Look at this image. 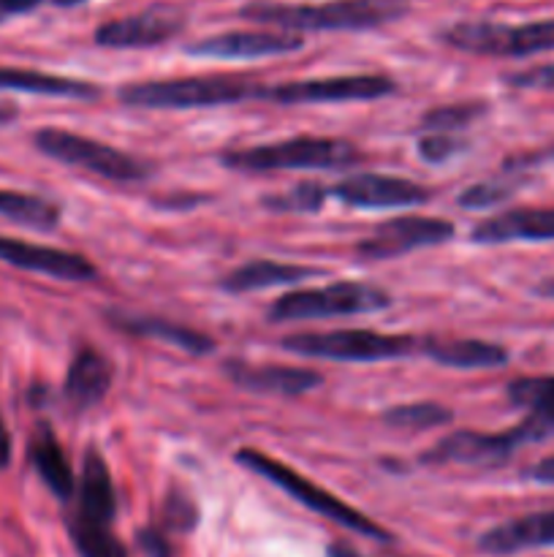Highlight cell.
Masks as SVG:
<instances>
[{"mask_svg": "<svg viewBox=\"0 0 554 557\" xmlns=\"http://www.w3.org/2000/svg\"><path fill=\"white\" fill-rule=\"evenodd\" d=\"M112 319L114 326H119L128 335L163 341L168 346L179 348V351L193 354V357H204V354H212V348H215V341L210 335L193 330V326L177 324V321L158 319V315H112Z\"/></svg>", "mask_w": 554, "mask_h": 557, "instance_id": "23", "label": "cell"}, {"mask_svg": "<svg viewBox=\"0 0 554 557\" xmlns=\"http://www.w3.org/2000/svg\"><path fill=\"white\" fill-rule=\"evenodd\" d=\"M68 536L79 557H130L123 542L106 525H92L79 517H68Z\"/></svg>", "mask_w": 554, "mask_h": 557, "instance_id": "28", "label": "cell"}, {"mask_svg": "<svg viewBox=\"0 0 554 557\" xmlns=\"http://www.w3.org/2000/svg\"><path fill=\"white\" fill-rule=\"evenodd\" d=\"M304 47L299 33L288 30H228L190 44L188 54L215 60H255L272 54H291Z\"/></svg>", "mask_w": 554, "mask_h": 557, "instance_id": "14", "label": "cell"}, {"mask_svg": "<svg viewBox=\"0 0 554 557\" xmlns=\"http://www.w3.org/2000/svg\"><path fill=\"white\" fill-rule=\"evenodd\" d=\"M30 462L36 468V473L41 476V482L47 484L49 493L60 500H68L76 493L74 471H71V462L65 457L63 446L54 438L52 428L49 424H38L36 433L30 438Z\"/></svg>", "mask_w": 554, "mask_h": 557, "instance_id": "24", "label": "cell"}, {"mask_svg": "<svg viewBox=\"0 0 554 557\" xmlns=\"http://www.w3.org/2000/svg\"><path fill=\"white\" fill-rule=\"evenodd\" d=\"M0 261L16 267V270L36 272V275H47L65 283H85L98 275L96 267L85 256L11 237H0Z\"/></svg>", "mask_w": 554, "mask_h": 557, "instance_id": "15", "label": "cell"}, {"mask_svg": "<svg viewBox=\"0 0 554 557\" xmlns=\"http://www.w3.org/2000/svg\"><path fill=\"white\" fill-rule=\"evenodd\" d=\"M454 237V223L443 218H421V215H400L380 223L367 239L356 245V256L362 261H386L400 259L418 248H432L443 245Z\"/></svg>", "mask_w": 554, "mask_h": 557, "instance_id": "10", "label": "cell"}, {"mask_svg": "<svg viewBox=\"0 0 554 557\" xmlns=\"http://www.w3.org/2000/svg\"><path fill=\"white\" fill-rule=\"evenodd\" d=\"M521 441L516 430L505 433H476V430H459L424 451L421 460L429 466H473V468H492L508 460L514 449H519Z\"/></svg>", "mask_w": 554, "mask_h": 557, "instance_id": "13", "label": "cell"}, {"mask_svg": "<svg viewBox=\"0 0 554 557\" xmlns=\"http://www.w3.org/2000/svg\"><path fill=\"white\" fill-rule=\"evenodd\" d=\"M54 5H63V9H71V5H79L85 3V0H52Z\"/></svg>", "mask_w": 554, "mask_h": 557, "instance_id": "42", "label": "cell"}, {"mask_svg": "<svg viewBox=\"0 0 554 557\" xmlns=\"http://www.w3.org/2000/svg\"><path fill=\"white\" fill-rule=\"evenodd\" d=\"M196 522H199V509H196L193 498H188L179 490H172L166 495V504H163V525L174 533H188L193 531Z\"/></svg>", "mask_w": 554, "mask_h": 557, "instance_id": "33", "label": "cell"}, {"mask_svg": "<svg viewBox=\"0 0 554 557\" xmlns=\"http://www.w3.org/2000/svg\"><path fill=\"white\" fill-rule=\"evenodd\" d=\"M329 557H362L356 549H351L348 544H331Z\"/></svg>", "mask_w": 554, "mask_h": 557, "instance_id": "40", "label": "cell"}, {"mask_svg": "<svg viewBox=\"0 0 554 557\" xmlns=\"http://www.w3.org/2000/svg\"><path fill=\"white\" fill-rule=\"evenodd\" d=\"M543 547H554V509L516 517L503 525L489 528L478 539V549L487 555H514Z\"/></svg>", "mask_w": 554, "mask_h": 557, "instance_id": "19", "label": "cell"}, {"mask_svg": "<svg viewBox=\"0 0 554 557\" xmlns=\"http://www.w3.org/2000/svg\"><path fill=\"white\" fill-rule=\"evenodd\" d=\"M503 82L516 90H554V63L530 65L525 71H511Z\"/></svg>", "mask_w": 554, "mask_h": 557, "instance_id": "35", "label": "cell"}, {"mask_svg": "<svg viewBox=\"0 0 554 557\" xmlns=\"http://www.w3.org/2000/svg\"><path fill=\"white\" fill-rule=\"evenodd\" d=\"M109 386H112V364H109V359L101 357L90 346L79 348L68 373H65V403L74 411H90L92 406H98L106 397Z\"/></svg>", "mask_w": 554, "mask_h": 557, "instance_id": "21", "label": "cell"}, {"mask_svg": "<svg viewBox=\"0 0 554 557\" xmlns=\"http://www.w3.org/2000/svg\"><path fill=\"white\" fill-rule=\"evenodd\" d=\"M33 145L52 161L85 169V172L112 180V183H136V180L150 177V163H144L141 158L117 150L106 141L74 134V131L41 128L33 136Z\"/></svg>", "mask_w": 554, "mask_h": 557, "instance_id": "6", "label": "cell"}, {"mask_svg": "<svg viewBox=\"0 0 554 557\" xmlns=\"http://www.w3.org/2000/svg\"><path fill=\"white\" fill-rule=\"evenodd\" d=\"M440 41L467 54L487 58H530L554 49V20L503 25V22H456L440 33Z\"/></svg>", "mask_w": 554, "mask_h": 557, "instance_id": "8", "label": "cell"}, {"mask_svg": "<svg viewBox=\"0 0 554 557\" xmlns=\"http://www.w3.org/2000/svg\"><path fill=\"white\" fill-rule=\"evenodd\" d=\"M362 161L356 145L331 136H293L272 145L242 147L221 156V163L231 172L266 174V172H304V169H348Z\"/></svg>", "mask_w": 554, "mask_h": 557, "instance_id": "3", "label": "cell"}, {"mask_svg": "<svg viewBox=\"0 0 554 557\" xmlns=\"http://www.w3.org/2000/svg\"><path fill=\"white\" fill-rule=\"evenodd\" d=\"M514 406L525 408L527 417L516 424L521 446L538 444L554 435V375H525L508 384Z\"/></svg>", "mask_w": 554, "mask_h": 557, "instance_id": "18", "label": "cell"}, {"mask_svg": "<svg viewBox=\"0 0 554 557\" xmlns=\"http://www.w3.org/2000/svg\"><path fill=\"white\" fill-rule=\"evenodd\" d=\"M396 90L394 79L383 74H345L324 79H299L282 85H264L261 101L280 107H315V103H353L378 101Z\"/></svg>", "mask_w": 554, "mask_h": 557, "instance_id": "9", "label": "cell"}, {"mask_svg": "<svg viewBox=\"0 0 554 557\" xmlns=\"http://www.w3.org/2000/svg\"><path fill=\"white\" fill-rule=\"evenodd\" d=\"M424 351L443 368L456 370H492L508 362V351L489 341H427Z\"/></svg>", "mask_w": 554, "mask_h": 557, "instance_id": "26", "label": "cell"}, {"mask_svg": "<svg viewBox=\"0 0 554 557\" xmlns=\"http://www.w3.org/2000/svg\"><path fill=\"white\" fill-rule=\"evenodd\" d=\"M487 112L489 107L483 101L443 103V107H435L429 112H424L421 128L424 134H456V131L467 128V125L476 123Z\"/></svg>", "mask_w": 554, "mask_h": 557, "instance_id": "29", "label": "cell"}, {"mask_svg": "<svg viewBox=\"0 0 554 557\" xmlns=\"http://www.w3.org/2000/svg\"><path fill=\"white\" fill-rule=\"evenodd\" d=\"M9 462H11V435L9 430H5L3 419H0V471H3Z\"/></svg>", "mask_w": 554, "mask_h": 557, "instance_id": "39", "label": "cell"}, {"mask_svg": "<svg viewBox=\"0 0 554 557\" xmlns=\"http://www.w3.org/2000/svg\"><path fill=\"white\" fill-rule=\"evenodd\" d=\"M264 82L244 76H182L119 87V101L136 109H210L261 101Z\"/></svg>", "mask_w": 554, "mask_h": 557, "instance_id": "2", "label": "cell"}, {"mask_svg": "<svg viewBox=\"0 0 554 557\" xmlns=\"http://www.w3.org/2000/svg\"><path fill=\"white\" fill-rule=\"evenodd\" d=\"M318 275V270L297 264H280V261L255 259L248 264L237 267L228 272L221 281V288L228 294H250V292H266L275 286H291V283L307 281V277Z\"/></svg>", "mask_w": 554, "mask_h": 557, "instance_id": "25", "label": "cell"}, {"mask_svg": "<svg viewBox=\"0 0 554 557\" xmlns=\"http://www.w3.org/2000/svg\"><path fill=\"white\" fill-rule=\"evenodd\" d=\"M76 515L79 520L92 522V525H112L114 515H117V493H114L112 471H109L106 460L98 455V449H90L81 462V479L76 487Z\"/></svg>", "mask_w": 554, "mask_h": 557, "instance_id": "20", "label": "cell"}, {"mask_svg": "<svg viewBox=\"0 0 554 557\" xmlns=\"http://www.w3.org/2000/svg\"><path fill=\"white\" fill-rule=\"evenodd\" d=\"M527 476H530L532 482L549 484V487H554V457H543V460H538L536 466L527 471Z\"/></svg>", "mask_w": 554, "mask_h": 557, "instance_id": "37", "label": "cell"}, {"mask_svg": "<svg viewBox=\"0 0 554 557\" xmlns=\"http://www.w3.org/2000/svg\"><path fill=\"white\" fill-rule=\"evenodd\" d=\"M467 147V141L456 139L454 134H424L418 139V156L427 163H445L454 156H459Z\"/></svg>", "mask_w": 554, "mask_h": 557, "instance_id": "34", "label": "cell"}, {"mask_svg": "<svg viewBox=\"0 0 554 557\" xmlns=\"http://www.w3.org/2000/svg\"><path fill=\"white\" fill-rule=\"evenodd\" d=\"M326 196H329V190L320 183H299L282 194L264 196L261 205L277 215H310V212H318L324 207Z\"/></svg>", "mask_w": 554, "mask_h": 557, "instance_id": "30", "label": "cell"}, {"mask_svg": "<svg viewBox=\"0 0 554 557\" xmlns=\"http://www.w3.org/2000/svg\"><path fill=\"white\" fill-rule=\"evenodd\" d=\"M41 0H0V11L3 14H25V11L36 9Z\"/></svg>", "mask_w": 554, "mask_h": 557, "instance_id": "38", "label": "cell"}, {"mask_svg": "<svg viewBox=\"0 0 554 557\" xmlns=\"http://www.w3.org/2000/svg\"><path fill=\"white\" fill-rule=\"evenodd\" d=\"M391 305L383 288L362 281H340L318 288H297L275 299L266 313L272 324H293V321L340 319V315L378 313Z\"/></svg>", "mask_w": 554, "mask_h": 557, "instance_id": "5", "label": "cell"}, {"mask_svg": "<svg viewBox=\"0 0 554 557\" xmlns=\"http://www.w3.org/2000/svg\"><path fill=\"white\" fill-rule=\"evenodd\" d=\"M405 14L402 3L380 0H337V3H250L239 11L242 20L275 25L280 30H369Z\"/></svg>", "mask_w": 554, "mask_h": 557, "instance_id": "1", "label": "cell"}, {"mask_svg": "<svg viewBox=\"0 0 554 557\" xmlns=\"http://www.w3.org/2000/svg\"><path fill=\"white\" fill-rule=\"evenodd\" d=\"M280 346L297 357L329 359V362H386L416 351V341L405 335H383L373 330L297 332L282 337Z\"/></svg>", "mask_w": 554, "mask_h": 557, "instance_id": "7", "label": "cell"}, {"mask_svg": "<svg viewBox=\"0 0 554 557\" xmlns=\"http://www.w3.org/2000/svg\"><path fill=\"white\" fill-rule=\"evenodd\" d=\"M538 294L546 299H554V277H549V281H543L541 286H538Z\"/></svg>", "mask_w": 554, "mask_h": 557, "instance_id": "41", "label": "cell"}, {"mask_svg": "<svg viewBox=\"0 0 554 557\" xmlns=\"http://www.w3.org/2000/svg\"><path fill=\"white\" fill-rule=\"evenodd\" d=\"M223 373L237 386L259 395H282L297 397L307 395L320 386V373L310 368H291V364H250V362H226Z\"/></svg>", "mask_w": 554, "mask_h": 557, "instance_id": "17", "label": "cell"}, {"mask_svg": "<svg viewBox=\"0 0 554 557\" xmlns=\"http://www.w3.org/2000/svg\"><path fill=\"white\" fill-rule=\"evenodd\" d=\"M514 194V183L505 180H483V183L470 185L459 194V207L465 210H489L494 205H503Z\"/></svg>", "mask_w": 554, "mask_h": 557, "instance_id": "32", "label": "cell"}, {"mask_svg": "<svg viewBox=\"0 0 554 557\" xmlns=\"http://www.w3.org/2000/svg\"><path fill=\"white\" fill-rule=\"evenodd\" d=\"M0 215L20 226L38 228V232H52L60 223V207L43 196L16 194V190L0 188Z\"/></svg>", "mask_w": 554, "mask_h": 557, "instance_id": "27", "label": "cell"}, {"mask_svg": "<svg viewBox=\"0 0 554 557\" xmlns=\"http://www.w3.org/2000/svg\"><path fill=\"white\" fill-rule=\"evenodd\" d=\"M0 90L33 92V96L76 98V101H96V98L101 96V87L92 85V82L43 74V71H30V69H11V65H0Z\"/></svg>", "mask_w": 554, "mask_h": 557, "instance_id": "22", "label": "cell"}, {"mask_svg": "<svg viewBox=\"0 0 554 557\" xmlns=\"http://www.w3.org/2000/svg\"><path fill=\"white\" fill-rule=\"evenodd\" d=\"M237 462L242 468H248L250 473H255V476H261V479H266L269 484H275V487L282 490L286 495H291V498L297 500V504H302L304 509H310V511H315V515L331 520L335 525H342L345 531L358 533V536L375 539V542H394V536H391L386 528H380L378 522H373L367 515H362V511L353 509V506L342 504L337 495H331L329 490H324V487H318L315 482H310L307 476H302L299 471L288 468L286 462L275 460V457L264 455V451H259V449H239Z\"/></svg>", "mask_w": 554, "mask_h": 557, "instance_id": "4", "label": "cell"}, {"mask_svg": "<svg viewBox=\"0 0 554 557\" xmlns=\"http://www.w3.org/2000/svg\"><path fill=\"white\" fill-rule=\"evenodd\" d=\"M188 25V14L179 5L158 3L130 16H117L96 27V44L106 49H147L166 44Z\"/></svg>", "mask_w": 554, "mask_h": 557, "instance_id": "11", "label": "cell"}, {"mask_svg": "<svg viewBox=\"0 0 554 557\" xmlns=\"http://www.w3.org/2000/svg\"><path fill=\"white\" fill-rule=\"evenodd\" d=\"M476 245L554 243V207H516L483 218L470 232Z\"/></svg>", "mask_w": 554, "mask_h": 557, "instance_id": "16", "label": "cell"}, {"mask_svg": "<svg viewBox=\"0 0 554 557\" xmlns=\"http://www.w3.org/2000/svg\"><path fill=\"white\" fill-rule=\"evenodd\" d=\"M136 544H139V549L147 557H174L166 531H158V528H141L136 533Z\"/></svg>", "mask_w": 554, "mask_h": 557, "instance_id": "36", "label": "cell"}, {"mask_svg": "<svg viewBox=\"0 0 554 557\" xmlns=\"http://www.w3.org/2000/svg\"><path fill=\"white\" fill-rule=\"evenodd\" d=\"M3 16H5V14H3V11H0V22H3Z\"/></svg>", "mask_w": 554, "mask_h": 557, "instance_id": "43", "label": "cell"}, {"mask_svg": "<svg viewBox=\"0 0 554 557\" xmlns=\"http://www.w3.org/2000/svg\"><path fill=\"white\" fill-rule=\"evenodd\" d=\"M451 419H454V411L440 403H407V406H394L383 413V422L400 430L443 428Z\"/></svg>", "mask_w": 554, "mask_h": 557, "instance_id": "31", "label": "cell"}, {"mask_svg": "<svg viewBox=\"0 0 554 557\" xmlns=\"http://www.w3.org/2000/svg\"><path fill=\"white\" fill-rule=\"evenodd\" d=\"M329 196L348 207H358V210H407V207L427 205L432 199L429 188L413 183V180L375 172L348 174L329 190Z\"/></svg>", "mask_w": 554, "mask_h": 557, "instance_id": "12", "label": "cell"}]
</instances>
